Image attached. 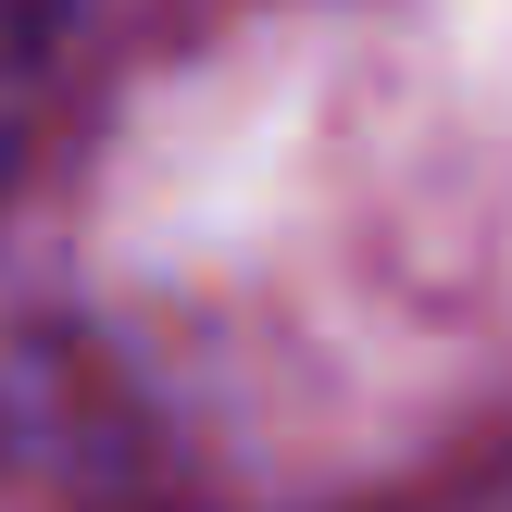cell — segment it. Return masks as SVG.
I'll return each mask as SVG.
<instances>
[{
    "label": "cell",
    "instance_id": "1",
    "mask_svg": "<svg viewBox=\"0 0 512 512\" xmlns=\"http://www.w3.org/2000/svg\"><path fill=\"white\" fill-rule=\"evenodd\" d=\"M400 512H512V450H488V463H463L450 488H425V500H400Z\"/></svg>",
    "mask_w": 512,
    "mask_h": 512
}]
</instances>
